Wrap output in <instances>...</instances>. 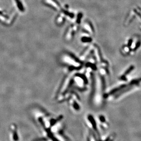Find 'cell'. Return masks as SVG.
I'll list each match as a JSON object with an SVG mask.
<instances>
[{
    "instance_id": "1",
    "label": "cell",
    "mask_w": 141,
    "mask_h": 141,
    "mask_svg": "<svg viewBox=\"0 0 141 141\" xmlns=\"http://www.w3.org/2000/svg\"><path fill=\"white\" fill-rule=\"evenodd\" d=\"M134 68V66H131L130 67H129V68H128L127 70L126 71V72L124 73L123 75L120 77V79L122 80L125 81L126 80V76H127V75L129 74L132 70H133Z\"/></svg>"
}]
</instances>
